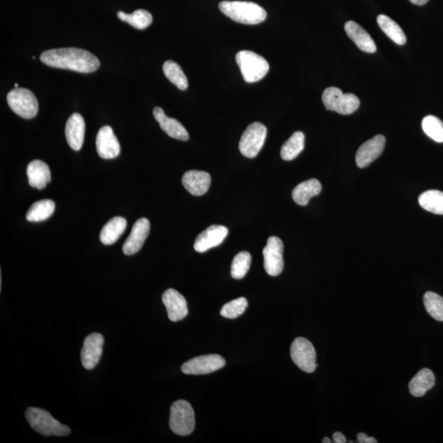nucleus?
Listing matches in <instances>:
<instances>
[{"label":"nucleus","instance_id":"1","mask_svg":"<svg viewBox=\"0 0 443 443\" xmlns=\"http://www.w3.org/2000/svg\"><path fill=\"white\" fill-rule=\"evenodd\" d=\"M41 60L46 65L82 73L96 72L101 66L93 53L78 48L49 49L41 53Z\"/></svg>","mask_w":443,"mask_h":443},{"label":"nucleus","instance_id":"2","mask_svg":"<svg viewBox=\"0 0 443 443\" xmlns=\"http://www.w3.org/2000/svg\"><path fill=\"white\" fill-rule=\"evenodd\" d=\"M219 9L234 22L246 25L259 24L267 18V12L252 2L223 1L219 4Z\"/></svg>","mask_w":443,"mask_h":443},{"label":"nucleus","instance_id":"3","mask_svg":"<svg viewBox=\"0 0 443 443\" xmlns=\"http://www.w3.org/2000/svg\"><path fill=\"white\" fill-rule=\"evenodd\" d=\"M29 425L39 435L44 436L63 437L70 435L71 430L67 425H62L51 413L41 408L30 407L26 412Z\"/></svg>","mask_w":443,"mask_h":443},{"label":"nucleus","instance_id":"4","mask_svg":"<svg viewBox=\"0 0 443 443\" xmlns=\"http://www.w3.org/2000/svg\"><path fill=\"white\" fill-rule=\"evenodd\" d=\"M236 61L240 68L245 82H257L263 79L269 70V63L264 58L250 51L236 53Z\"/></svg>","mask_w":443,"mask_h":443},{"label":"nucleus","instance_id":"5","mask_svg":"<svg viewBox=\"0 0 443 443\" xmlns=\"http://www.w3.org/2000/svg\"><path fill=\"white\" fill-rule=\"evenodd\" d=\"M195 413L189 402L179 400L172 404L170 409L169 425L177 435L186 436L194 431Z\"/></svg>","mask_w":443,"mask_h":443},{"label":"nucleus","instance_id":"6","mask_svg":"<svg viewBox=\"0 0 443 443\" xmlns=\"http://www.w3.org/2000/svg\"><path fill=\"white\" fill-rule=\"evenodd\" d=\"M322 100L325 108L342 115H352L358 110L359 100L353 94H344L341 89L328 87L323 93Z\"/></svg>","mask_w":443,"mask_h":443},{"label":"nucleus","instance_id":"7","mask_svg":"<svg viewBox=\"0 0 443 443\" xmlns=\"http://www.w3.org/2000/svg\"><path fill=\"white\" fill-rule=\"evenodd\" d=\"M7 101L10 108L20 117L30 120L37 115V98L28 89L14 88L8 94Z\"/></svg>","mask_w":443,"mask_h":443},{"label":"nucleus","instance_id":"8","mask_svg":"<svg viewBox=\"0 0 443 443\" xmlns=\"http://www.w3.org/2000/svg\"><path fill=\"white\" fill-rule=\"evenodd\" d=\"M267 136V128L260 122H253L246 128L239 143V150L245 157L257 156Z\"/></svg>","mask_w":443,"mask_h":443},{"label":"nucleus","instance_id":"9","mask_svg":"<svg viewBox=\"0 0 443 443\" xmlns=\"http://www.w3.org/2000/svg\"><path fill=\"white\" fill-rule=\"evenodd\" d=\"M290 357L304 372L313 373L318 367L316 352L313 344L304 338H297L294 340L290 347Z\"/></svg>","mask_w":443,"mask_h":443},{"label":"nucleus","instance_id":"10","mask_svg":"<svg viewBox=\"0 0 443 443\" xmlns=\"http://www.w3.org/2000/svg\"><path fill=\"white\" fill-rule=\"evenodd\" d=\"M263 255L266 273L276 277L283 272L284 261L282 240L277 236H271L263 250Z\"/></svg>","mask_w":443,"mask_h":443},{"label":"nucleus","instance_id":"11","mask_svg":"<svg viewBox=\"0 0 443 443\" xmlns=\"http://www.w3.org/2000/svg\"><path fill=\"white\" fill-rule=\"evenodd\" d=\"M225 359L219 354H205L190 359L181 366V371L186 374H207L219 371L225 366Z\"/></svg>","mask_w":443,"mask_h":443},{"label":"nucleus","instance_id":"12","mask_svg":"<svg viewBox=\"0 0 443 443\" xmlns=\"http://www.w3.org/2000/svg\"><path fill=\"white\" fill-rule=\"evenodd\" d=\"M105 339L101 333H92L84 341L81 352L82 364L84 368L92 369L100 361L103 353Z\"/></svg>","mask_w":443,"mask_h":443},{"label":"nucleus","instance_id":"13","mask_svg":"<svg viewBox=\"0 0 443 443\" xmlns=\"http://www.w3.org/2000/svg\"><path fill=\"white\" fill-rule=\"evenodd\" d=\"M228 234L229 229L226 226L212 225L197 236L194 248L197 252L205 253L207 250L223 243Z\"/></svg>","mask_w":443,"mask_h":443},{"label":"nucleus","instance_id":"14","mask_svg":"<svg viewBox=\"0 0 443 443\" xmlns=\"http://www.w3.org/2000/svg\"><path fill=\"white\" fill-rule=\"evenodd\" d=\"M96 149L98 155L105 160L115 159L120 154V144L111 127L105 126L98 131L96 136Z\"/></svg>","mask_w":443,"mask_h":443},{"label":"nucleus","instance_id":"15","mask_svg":"<svg viewBox=\"0 0 443 443\" xmlns=\"http://www.w3.org/2000/svg\"><path fill=\"white\" fill-rule=\"evenodd\" d=\"M386 139L383 135H377L364 143L357 153V165L364 169L376 160L385 147Z\"/></svg>","mask_w":443,"mask_h":443},{"label":"nucleus","instance_id":"16","mask_svg":"<svg viewBox=\"0 0 443 443\" xmlns=\"http://www.w3.org/2000/svg\"><path fill=\"white\" fill-rule=\"evenodd\" d=\"M150 229V221L146 218L138 219L122 246V251L126 255H132L139 251L145 240L149 236Z\"/></svg>","mask_w":443,"mask_h":443},{"label":"nucleus","instance_id":"17","mask_svg":"<svg viewBox=\"0 0 443 443\" xmlns=\"http://www.w3.org/2000/svg\"><path fill=\"white\" fill-rule=\"evenodd\" d=\"M167 315L172 322L184 319L188 314V308L185 297L175 289H167L162 297Z\"/></svg>","mask_w":443,"mask_h":443},{"label":"nucleus","instance_id":"18","mask_svg":"<svg viewBox=\"0 0 443 443\" xmlns=\"http://www.w3.org/2000/svg\"><path fill=\"white\" fill-rule=\"evenodd\" d=\"M210 184L211 176L205 171L190 170L182 176V184L192 195H205L209 191Z\"/></svg>","mask_w":443,"mask_h":443},{"label":"nucleus","instance_id":"19","mask_svg":"<svg viewBox=\"0 0 443 443\" xmlns=\"http://www.w3.org/2000/svg\"><path fill=\"white\" fill-rule=\"evenodd\" d=\"M85 131L86 123L84 118L77 113H73L68 118L65 127L66 139L73 150L78 151L82 149Z\"/></svg>","mask_w":443,"mask_h":443},{"label":"nucleus","instance_id":"20","mask_svg":"<svg viewBox=\"0 0 443 443\" xmlns=\"http://www.w3.org/2000/svg\"><path fill=\"white\" fill-rule=\"evenodd\" d=\"M153 115H154L155 120L159 122L161 129L167 135L180 141H185L189 139L188 132L181 123L174 118L167 117L162 108L155 107L153 110Z\"/></svg>","mask_w":443,"mask_h":443},{"label":"nucleus","instance_id":"21","mask_svg":"<svg viewBox=\"0 0 443 443\" xmlns=\"http://www.w3.org/2000/svg\"><path fill=\"white\" fill-rule=\"evenodd\" d=\"M345 31L361 51L369 53H375L377 47L373 39L366 30L354 21L345 24Z\"/></svg>","mask_w":443,"mask_h":443},{"label":"nucleus","instance_id":"22","mask_svg":"<svg viewBox=\"0 0 443 443\" xmlns=\"http://www.w3.org/2000/svg\"><path fill=\"white\" fill-rule=\"evenodd\" d=\"M27 174L29 185L39 190L44 189L51 180V169L46 162L41 160H33L30 162Z\"/></svg>","mask_w":443,"mask_h":443},{"label":"nucleus","instance_id":"23","mask_svg":"<svg viewBox=\"0 0 443 443\" xmlns=\"http://www.w3.org/2000/svg\"><path fill=\"white\" fill-rule=\"evenodd\" d=\"M435 385V376L430 368H423L418 371L409 383V390L412 396L421 397Z\"/></svg>","mask_w":443,"mask_h":443},{"label":"nucleus","instance_id":"24","mask_svg":"<svg viewBox=\"0 0 443 443\" xmlns=\"http://www.w3.org/2000/svg\"><path fill=\"white\" fill-rule=\"evenodd\" d=\"M322 191V186L317 179H310L302 182L293 191V199L299 205L304 206L314 196Z\"/></svg>","mask_w":443,"mask_h":443},{"label":"nucleus","instance_id":"25","mask_svg":"<svg viewBox=\"0 0 443 443\" xmlns=\"http://www.w3.org/2000/svg\"><path fill=\"white\" fill-rule=\"evenodd\" d=\"M127 228V220L122 217H115L103 226L100 238L103 245L115 243Z\"/></svg>","mask_w":443,"mask_h":443},{"label":"nucleus","instance_id":"26","mask_svg":"<svg viewBox=\"0 0 443 443\" xmlns=\"http://www.w3.org/2000/svg\"><path fill=\"white\" fill-rule=\"evenodd\" d=\"M377 22L378 26L382 29V31L385 33L393 42L400 44V46H403V44H406V37L405 33H404L400 26H399L396 22H394L392 18L386 16V15L380 14L377 18Z\"/></svg>","mask_w":443,"mask_h":443},{"label":"nucleus","instance_id":"27","mask_svg":"<svg viewBox=\"0 0 443 443\" xmlns=\"http://www.w3.org/2000/svg\"><path fill=\"white\" fill-rule=\"evenodd\" d=\"M56 210V204L51 200L34 202L27 211L26 219L29 222H41L51 218Z\"/></svg>","mask_w":443,"mask_h":443},{"label":"nucleus","instance_id":"28","mask_svg":"<svg viewBox=\"0 0 443 443\" xmlns=\"http://www.w3.org/2000/svg\"><path fill=\"white\" fill-rule=\"evenodd\" d=\"M304 148V135L302 131H295L293 135L285 141L281 150V156L285 161L293 160Z\"/></svg>","mask_w":443,"mask_h":443},{"label":"nucleus","instance_id":"29","mask_svg":"<svg viewBox=\"0 0 443 443\" xmlns=\"http://www.w3.org/2000/svg\"><path fill=\"white\" fill-rule=\"evenodd\" d=\"M418 204L432 214L443 215V192L437 190L423 192L418 197Z\"/></svg>","mask_w":443,"mask_h":443},{"label":"nucleus","instance_id":"30","mask_svg":"<svg viewBox=\"0 0 443 443\" xmlns=\"http://www.w3.org/2000/svg\"><path fill=\"white\" fill-rule=\"evenodd\" d=\"M117 18L122 22L127 23L133 27L138 30H144L150 26L153 22V17L150 13L145 9H138L131 14L124 12H117Z\"/></svg>","mask_w":443,"mask_h":443},{"label":"nucleus","instance_id":"31","mask_svg":"<svg viewBox=\"0 0 443 443\" xmlns=\"http://www.w3.org/2000/svg\"><path fill=\"white\" fill-rule=\"evenodd\" d=\"M162 72L169 80L181 91L188 88V80L181 68L174 61H166L162 65Z\"/></svg>","mask_w":443,"mask_h":443},{"label":"nucleus","instance_id":"32","mask_svg":"<svg viewBox=\"0 0 443 443\" xmlns=\"http://www.w3.org/2000/svg\"><path fill=\"white\" fill-rule=\"evenodd\" d=\"M427 312L437 321L443 322V298L432 292H428L423 297Z\"/></svg>","mask_w":443,"mask_h":443},{"label":"nucleus","instance_id":"33","mask_svg":"<svg viewBox=\"0 0 443 443\" xmlns=\"http://www.w3.org/2000/svg\"><path fill=\"white\" fill-rule=\"evenodd\" d=\"M422 127L425 134L433 141L443 142V122L435 116H427L423 118Z\"/></svg>","mask_w":443,"mask_h":443},{"label":"nucleus","instance_id":"34","mask_svg":"<svg viewBox=\"0 0 443 443\" xmlns=\"http://www.w3.org/2000/svg\"><path fill=\"white\" fill-rule=\"evenodd\" d=\"M251 255L246 251L236 255L231 267V275L234 279H241L245 277L250 267Z\"/></svg>","mask_w":443,"mask_h":443},{"label":"nucleus","instance_id":"35","mask_svg":"<svg viewBox=\"0 0 443 443\" xmlns=\"http://www.w3.org/2000/svg\"><path fill=\"white\" fill-rule=\"evenodd\" d=\"M248 307V300L245 297H240L225 304L222 308L220 314L224 318L236 319L243 314Z\"/></svg>","mask_w":443,"mask_h":443},{"label":"nucleus","instance_id":"36","mask_svg":"<svg viewBox=\"0 0 443 443\" xmlns=\"http://www.w3.org/2000/svg\"><path fill=\"white\" fill-rule=\"evenodd\" d=\"M357 440L361 443H377L378 441L375 438L372 437H368L366 433L359 432L357 435Z\"/></svg>","mask_w":443,"mask_h":443},{"label":"nucleus","instance_id":"37","mask_svg":"<svg viewBox=\"0 0 443 443\" xmlns=\"http://www.w3.org/2000/svg\"><path fill=\"white\" fill-rule=\"evenodd\" d=\"M333 440L336 443H346L347 438L342 432H336L333 433Z\"/></svg>","mask_w":443,"mask_h":443},{"label":"nucleus","instance_id":"38","mask_svg":"<svg viewBox=\"0 0 443 443\" xmlns=\"http://www.w3.org/2000/svg\"><path fill=\"white\" fill-rule=\"evenodd\" d=\"M428 0H410V2L413 4L420 5V6H421V5H425L428 3Z\"/></svg>","mask_w":443,"mask_h":443},{"label":"nucleus","instance_id":"39","mask_svg":"<svg viewBox=\"0 0 443 443\" xmlns=\"http://www.w3.org/2000/svg\"><path fill=\"white\" fill-rule=\"evenodd\" d=\"M330 442H331V440H330L328 437L323 438V443H330Z\"/></svg>","mask_w":443,"mask_h":443},{"label":"nucleus","instance_id":"40","mask_svg":"<svg viewBox=\"0 0 443 443\" xmlns=\"http://www.w3.org/2000/svg\"><path fill=\"white\" fill-rule=\"evenodd\" d=\"M14 87H15V88H18V87H19L18 84V83L15 84Z\"/></svg>","mask_w":443,"mask_h":443}]
</instances>
